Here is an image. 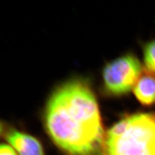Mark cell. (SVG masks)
Segmentation results:
<instances>
[{
    "mask_svg": "<svg viewBox=\"0 0 155 155\" xmlns=\"http://www.w3.org/2000/svg\"><path fill=\"white\" fill-rule=\"evenodd\" d=\"M45 132L64 155H101L105 134L88 83L73 79L52 93L42 115Z\"/></svg>",
    "mask_w": 155,
    "mask_h": 155,
    "instance_id": "obj_1",
    "label": "cell"
},
{
    "mask_svg": "<svg viewBox=\"0 0 155 155\" xmlns=\"http://www.w3.org/2000/svg\"><path fill=\"white\" fill-rule=\"evenodd\" d=\"M101 155H155V113L117 122L106 133Z\"/></svg>",
    "mask_w": 155,
    "mask_h": 155,
    "instance_id": "obj_2",
    "label": "cell"
},
{
    "mask_svg": "<svg viewBox=\"0 0 155 155\" xmlns=\"http://www.w3.org/2000/svg\"><path fill=\"white\" fill-rule=\"evenodd\" d=\"M142 72L140 62L133 55L122 56L110 61L103 71L106 91L112 95L127 94L133 89Z\"/></svg>",
    "mask_w": 155,
    "mask_h": 155,
    "instance_id": "obj_3",
    "label": "cell"
},
{
    "mask_svg": "<svg viewBox=\"0 0 155 155\" xmlns=\"http://www.w3.org/2000/svg\"><path fill=\"white\" fill-rule=\"evenodd\" d=\"M4 138L18 155H47L41 140L21 129L8 127Z\"/></svg>",
    "mask_w": 155,
    "mask_h": 155,
    "instance_id": "obj_4",
    "label": "cell"
},
{
    "mask_svg": "<svg viewBox=\"0 0 155 155\" xmlns=\"http://www.w3.org/2000/svg\"><path fill=\"white\" fill-rule=\"evenodd\" d=\"M133 89L135 96L141 104L147 106L155 104V78L152 72L145 70Z\"/></svg>",
    "mask_w": 155,
    "mask_h": 155,
    "instance_id": "obj_5",
    "label": "cell"
},
{
    "mask_svg": "<svg viewBox=\"0 0 155 155\" xmlns=\"http://www.w3.org/2000/svg\"><path fill=\"white\" fill-rule=\"evenodd\" d=\"M144 61L146 70L152 73L155 72V40L144 46Z\"/></svg>",
    "mask_w": 155,
    "mask_h": 155,
    "instance_id": "obj_6",
    "label": "cell"
},
{
    "mask_svg": "<svg viewBox=\"0 0 155 155\" xmlns=\"http://www.w3.org/2000/svg\"><path fill=\"white\" fill-rule=\"evenodd\" d=\"M0 155H18L8 143H0Z\"/></svg>",
    "mask_w": 155,
    "mask_h": 155,
    "instance_id": "obj_7",
    "label": "cell"
},
{
    "mask_svg": "<svg viewBox=\"0 0 155 155\" xmlns=\"http://www.w3.org/2000/svg\"><path fill=\"white\" fill-rule=\"evenodd\" d=\"M8 127L4 122L0 120V138L4 137Z\"/></svg>",
    "mask_w": 155,
    "mask_h": 155,
    "instance_id": "obj_8",
    "label": "cell"
}]
</instances>
